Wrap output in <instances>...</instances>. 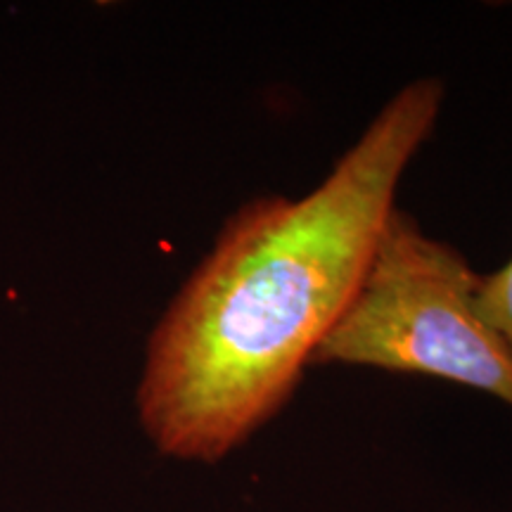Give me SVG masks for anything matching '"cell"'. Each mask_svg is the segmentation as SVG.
Listing matches in <instances>:
<instances>
[{
    "mask_svg": "<svg viewBox=\"0 0 512 512\" xmlns=\"http://www.w3.org/2000/svg\"><path fill=\"white\" fill-rule=\"evenodd\" d=\"M444 83L418 79L377 112L309 195L256 197L152 332L138 415L162 456L219 463L287 406L380 245Z\"/></svg>",
    "mask_w": 512,
    "mask_h": 512,
    "instance_id": "obj_1",
    "label": "cell"
},
{
    "mask_svg": "<svg viewBox=\"0 0 512 512\" xmlns=\"http://www.w3.org/2000/svg\"><path fill=\"white\" fill-rule=\"evenodd\" d=\"M479 273L456 247L434 240L396 207L366 280L320 342L311 366L347 363L432 375L512 408V354L479 318Z\"/></svg>",
    "mask_w": 512,
    "mask_h": 512,
    "instance_id": "obj_2",
    "label": "cell"
},
{
    "mask_svg": "<svg viewBox=\"0 0 512 512\" xmlns=\"http://www.w3.org/2000/svg\"><path fill=\"white\" fill-rule=\"evenodd\" d=\"M475 309L512 354V256L498 271L479 275Z\"/></svg>",
    "mask_w": 512,
    "mask_h": 512,
    "instance_id": "obj_3",
    "label": "cell"
}]
</instances>
